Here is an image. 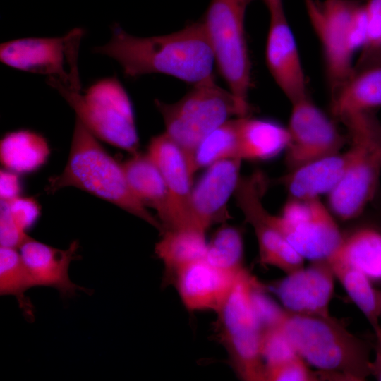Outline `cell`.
Here are the masks:
<instances>
[{"mask_svg": "<svg viewBox=\"0 0 381 381\" xmlns=\"http://www.w3.org/2000/svg\"><path fill=\"white\" fill-rule=\"evenodd\" d=\"M93 52L114 59L131 78L159 73L193 85L214 75V56L202 20L152 37L132 35L115 24L110 40Z\"/></svg>", "mask_w": 381, "mask_h": 381, "instance_id": "cell-1", "label": "cell"}, {"mask_svg": "<svg viewBox=\"0 0 381 381\" xmlns=\"http://www.w3.org/2000/svg\"><path fill=\"white\" fill-rule=\"evenodd\" d=\"M68 186L85 190L147 222L160 233L163 227L132 193L122 164L114 159L77 119L66 164L49 180V193Z\"/></svg>", "mask_w": 381, "mask_h": 381, "instance_id": "cell-2", "label": "cell"}, {"mask_svg": "<svg viewBox=\"0 0 381 381\" xmlns=\"http://www.w3.org/2000/svg\"><path fill=\"white\" fill-rule=\"evenodd\" d=\"M281 329L296 352L317 370L337 375L344 381H362L371 375L369 344L330 315L287 311Z\"/></svg>", "mask_w": 381, "mask_h": 381, "instance_id": "cell-3", "label": "cell"}, {"mask_svg": "<svg viewBox=\"0 0 381 381\" xmlns=\"http://www.w3.org/2000/svg\"><path fill=\"white\" fill-rule=\"evenodd\" d=\"M155 103L162 116L164 133L190 157L212 131L233 117L248 115L250 111L228 88L219 86L214 75L193 85L175 102L155 99Z\"/></svg>", "mask_w": 381, "mask_h": 381, "instance_id": "cell-4", "label": "cell"}, {"mask_svg": "<svg viewBox=\"0 0 381 381\" xmlns=\"http://www.w3.org/2000/svg\"><path fill=\"white\" fill-rule=\"evenodd\" d=\"M76 119L97 139L133 155L139 138L131 98L116 76L93 82L83 91L56 87Z\"/></svg>", "mask_w": 381, "mask_h": 381, "instance_id": "cell-5", "label": "cell"}, {"mask_svg": "<svg viewBox=\"0 0 381 381\" xmlns=\"http://www.w3.org/2000/svg\"><path fill=\"white\" fill-rule=\"evenodd\" d=\"M349 165L334 189L328 194L334 217L347 221L359 216L373 198L381 172V126L372 115L350 122Z\"/></svg>", "mask_w": 381, "mask_h": 381, "instance_id": "cell-6", "label": "cell"}, {"mask_svg": "<svg viewBox=\"0 0 381 381\" xmlns=\"http://www.w3.org/2000/svg\"><path fill=\"white\" fill-rule=\"evenodd\" d=\"M248 4L246 0H210L202 21L215 66L228 89L250 109L251 62L245 29Z\"/></svg>", "mask_w": 381, "mask_h": 381, "instance_id": "cell-7", "label": "cell"}, {"mask_svg": "<svg viewBox=\"0 0 381 381\" xmlns=\"http://www.w3.org/2000/svg\"><path fill=\"white\" fill-rule=\"evenodd\" d=\"M85 30L75 28L55 37H25L0 45V61L11 68L46 75L56 88L81 91L78 55Z\"/></svg>", "mask_w": 381, "mask_h": 381, "instance_id": "cell-8", "label": "cell"}, {"mask_svg": "<svg viewBox=\"0 0 381 381\" xmlns=\"http://www.w3.org/2000/svg\"><path fill=\"white\" fill-rule=\"evenodd\" d=\"M310 24L321 46L331 95L352 73L357 52L353 30L363 11L356 0H304Z\"/></svg>", "mask_w": 381, "mask_h": 381, "instance_id": "cell-9", "label": "cell"}, {"mask_svg": "<svg viewBox=\"0 0 381 381\" xmlns=\"http://www.w3.org/2000/svg\"><path fill=\"white\" fill-rule=\"evenodd\" d=\"M272 220L286 241L310 262L327 260L339 247L344 234L329 208L320 198L289 197Z\"/></svg>", "mask_w": 381, "mask_h": 381, "instance_id": "cell-10", "label": "cell"}, {"mask_svg": "<svg viewBox=\"0 0 381 381\" xmlns=\"http://www.w3.org/2000/svg\"><path fill=\"white\" fill-rule=\"evenodd\" d=\"M267 179L259 171L241 177L234 196L246 221L253 227L262 265L279 268L286 274L303 267L304 258L286 241L264 207L262 200Z\"/></svg>", "mask_w": 381, "mask_h": 381, "instance_id": "cell-11", "label": "cell"}, {"mask_svg": "<svg viewBox=\"0 0 381 381\" xmlns=\"http://www.w3.org/2000/svg\"><path fill=\"white\" fill-rule=\"evenodd\" d=\"M147 153L160 171L169 194L170 219L164 230L182 227L198 229L190 213L195 171L189 155L164 132L151 138Z\"/></svg>", "mask_w": 381, "mask_h": 381, "instance_id": "cell-12", "label": "cell"}, {"mask_svg": "<svg viewBox=\"0 0 381 381\" xmlns=\"http://www.w3.org/2000/svg\"><path fill=\"white\" fill-rule=\"evenodd\" d=\"M310 262L308 267L286 274L268 288L289 313L329 315L334 290V272L327 260Z\"/></svg>", "mask_w": 381, "mask_h": 381, "instance_id": "cell-13", "label": "cell"}, {"mask_svg": "<svg viewBox=\"0 0 381 381\" xmlns=\"http://www.w3.org/2000/svg\"><path fill=\"white\" fill-rule=\"evenodd\" d=\"M265 44V61L274 81L290 103L308 95L306 78L284 8L272 11Z\"/></svg>", "mask_w": 381, "mask_h": 381, "instance_id": "cell-14", "label": "cell"}, {"mask_svg": "<svg viewBox=\"0 0 381 381\" xmlns=\"http://www.w3.org/2000/svg\"><path fill=\"white\" fill-rule=\"evenodd\" d=\"M241 162L239 159L216 162L193 184L190 207L195 227L206 232L213 224L229 218L227 202L241 179Z\"/></svg>", "mask_w": 381, "mask_h": 381, "instance_id": "cell-15", "label": "cell"}, {"mask_svg": "<svg viewBox=\"0 0 381 381\" xmlns=\"http://www.w3.org/2000/svg\"><path fill=\"white\" fill-rule=\"evenodd\" d=\"M258 282L243 269L217 313L218 339L224 347L248 349L261 344L262 332L252 302V291Z\"/></svg>", "mask_w": 381, "mask_h": 381, "instance_id": "cell-16", "label": "cell"}, {"mask_svg": "<svg viewBox=\"0 0 381 381\" xmlns=\"http://www.w3.org/2000/svg\"><path fill=\"white\" fill-rule=\"evenodd\" d=\"M241 271H226L202 259L181 270L173 284L189 311L213 310L217 313Z\"/></svg>", "mask_w": 381, "mask_h": 381, "instance_id": "cell-17", "label": "cell"}, {"mask_svg": "<svg viewBox=\"0 0 381 381\" xmlns=\"http://www.w3.org/2000/svg\"><path fill=\"white\" fill-rule=\"evenodd\" d=\"M78 247V242L74 241L66 250L59 249L29 236L18 250L35 286L54 288L66 297L75 295L77 291H88L74 284L68 274L69 266L76 259Z\"/></svg>", "mask_w": 381, "mask_h": 381, "instance_id": "cell-18", "label": "cell"}, {"mask_svg": "<svg viewBox=\"0 0 381 381\" xmlns=\"http://www.w3.org/2000/svg\"><path fill=\"white\" fill-rule=\"evenodd\" d=\"M350 149L305 163L290 170L284 179L289 196L320 198L332 191L344 176L351 161Z\"/></svg>", "mask_w": 381, "mask_h": 381, "instance_id": "cell-19", "label": "cell"}, {"mask_svg": "<svg viewBox=\"0 0 381 381\" xmlns=\"http://www.w3.org/2000/svg\"><path fill=\"white\" fill-rule=\"evenodd\" d=\"M331 98L332 112L341 121L381 106V64L354 66Z\"/></svg>", "mask_w": 381, "mask_h": 381, "instance_id": "cell-20", "label": "cell"}, {"mask_svg": "<svg viewBox=\"0 0 381 381\" xmlns=\"http://www.w3.org/2000/svg\"><path fill=\"white\" fill-rule=\"evenodd\" d=\"M122 166L132 193L143 205L156 211L163 231L169 222L170 198L158 167L147 153L138 152Z\"/></svg>", "mask_w": 381, "mask_h": 381, "instance_id": "cell-21", "label": "cell"}, {"mask_svg": "<svg viewBox=\"0 0 381 381\" xmlns=\"http://www.w3.org/2000/svg\"><path fill=\"white\" fill-rule=\"evenodd\" d=\"M205 233L193 227L166 229L161 233L155 253L164 265L163 284H173L181 270L205 258L207 245Z\"/></svg>", "mask_w": 381, "mask_h": 381, "instance_id": "cell-22", "label": "cell"}, {"mask_svg": "<svg viewBox=\"0 0 381 381\" xmlns=\"http://www.w3.org/2000/svg\"><path fill=\"white\" fill-rule=\"evenodd\" d=\"M238 150L241 160H266L286 150L289 143L287 127L275 121L250 117H238Z\"/></svg>", "mask_w": 381, "mask_h": 381, "instance_id": "cell-23", "label": "cell"}, {"mask_svg": "<svg viewBox=\"0 0 381 381\" xmlns=\"http://www.w3.org/2000/svg\"><path fill=\"white\" fill-rule=\"evenodd\" d=\"M328 260L358 270L372 282H381V230L363 226L344 234L339 247Z\"/></svg>", "mask_w": 381, "mask_h": 381, "instance_id": "cell-24", "label": "cell"}, {"mask_svg": "<svg viewBox=\"0 0 381 381\" xmlns=\"http://www.w3.org/2000/svg\"><path fill=\"white\" fill-rule=\"evenodd\" d=\"M50 149L40 134L20 129L9 132L0 142V159L7 169L17 174L29 173L43 165Z\"/></svg>", "mask_w": 381, "mask_h": 381, "instance_id": "cell-25", "label": "cell"}, {"mask_svg": "<svg viewBox=\"0 0 381 381\" xmlns=\"http://www.w3.org/2000/svg\"><path fill=\"white\" fill-rule=\"evenodd\" d=\"M350 299L363 313L373 328L380 325V291L362 272L335 260H327Z\"/></svg>", "mask_w": 381, "mask_h": 381, "instance_id": "cell-26", "label": "cell"}, {"mask_svg": "<svg viewBox=\"0 0 381 381\" xmlns=\"http://www.w3.org/2000/svg\"><path fill=\"white\" fill-rule=\"evenodd\" d=\"M34 286L18 249L0 246V294L15 296L23 315L30 321L34 318V309L25 293Z\"/></svg>", "mask_w": 381, "mask_h": 381, "instance_id": "cell-27", "label": "cell"}, {"mask_svg": "<svg viewBox=\"0 0 381 381\" xmlns=\"http://www.w3.org/2000/svg\"><path fill=\"white\" fill-rule=\"evenodd\" d=\"M238 117H235L201 140L191 154V164L195 172L220 160L238 159Z\"/></svg>", "mask_w": 381, "mask_h": 381, "instance_id": "cell-28", "label": "cell"}, {"mask_svg": "<svg viewBox=\"0 0 381 381\" xmlns=\"http://www.w3.org/2000/svg\"><path fill=\"white\" fill-rule=\"evenodd\" d=\"M243 253L241 231L232 226H224L207 242L204 259L217 268L238 272L245 268Z\"/></svg>", "mask_w": 381, "mask_h": 381, "instance_id": "cell-29", "label": "cell"}, {"mask_svg": "<svg viewBox=\"0 0 381 381\" xmlns=\"http://www.w3.org/2000/svg\"><path fill=\"white\" fill-rule=\"evenodd\" d=\"M341 380L334 374L313 370L308 364L299 356L277 365L265 369V381H317Z\"/></svg>", "mask_w": 381, "mask_h": 381, "instance_id": "cell-30", "label": "cell"}, {"mask_svg": "<svg viewBox=\"0 0 381 381\" xmlns=\"http://www.w3.org/2000/svg\"><path fill=\"white\" fill-rule=\"evenodd\" d=\"M265 289L258 282L252 291L253 309L262 334L281 327L287 314V310L271 298Z\"/></svg>", "mask_w": 381, "mask_h": 381, "instance_id": "cell-31", "label": "cell"}, {"mask_svg": "<svg viewBox=\"0 0 381 381\" xmlns=\"http://www.w3.org/2000/svg\"><path fill=\"white\" fill-rule=\"evenodd\" d=\"M261 351L265 369L298 355L281 327L262 334Z\"/></svg>", "mask_w": 381, "mask_h": 381, "instance_id": "cell-32", "label": "cell"}, {"mask_svg": "<svg viewBox=\"0 0 381 381\" xmlns=\"http://www.w3.org/2000/svg\"><path fill=\"white\" fill-rule=\"evenodd\" d=\"M5 202L14 223L27 233L40 216V207L37 202L33 198L20 195Z\"/></svg>", "mask_w": 381, "mask_h": 381, "instance_id": "cell-33", "label": "cell"}, {"mask_svg": "<svg viewBox=\"0 0 381 381\" xmlns=\"http://www.w3.org/2000/svg\"><path fill=\"white\" fill-rule=\"evenodd\" d=\"M363 4L367 19L364 49L370 53L381 49V0H367Z\"/></svg>", "mask_w": 381, "mask_h": 381, "instance_id": "cell-34", "label": "cell"}, {"mask_svg": "<svg viewBox=\"0 0 381 381\" xmlns=\"http://www.w3.org/2000/svg\"><path fill=\"white\" fill-rule=\"evenodd\" d=\"M29 238L26 232L20 230L13 221L7 204L1 200L0 205V245L18 249Z\"/></svg>", "mask_w": 381, "mask_h": 381, "instance_id": "cell-35", "label": "cell"}, {"mask_svg": "<svg viewBox=\"0 0 381 381\" xmlns=\"http://www.w3.org/2000/svg\"><path fill=\"white\" fill-rule=\"evenodd\" d=\"M20 179L17 173L9 170H1L0 172V198L1 200H10L20 195Z\"/></svg>", "mask_w": 381, "mask_h": 381, "instance_id": "cell-36", "label": "cell"}, {"mask_svg": "<svg viewBox=\"0 0 381 381\" xmlns=\"http://www.w3.org/2000/svg\"><path fill=\"white\" fill-rule=\"evenodd\" d=\"M375 334V342L373 349L375 351V358L370 364L371 375L377 380L381 381V325L373 328Z\"/></svg>", "mask_w": 381, "mask_h": 381, "instance_id": "cell-37", "label": "cell"}, {"mask_svg": "<svg viewBox=\"0 0 381 381\" xmlns=\"http://www.w3.org/2000/svg\"><path fill=\"white\" fill-rule=\"evenodd\" d=\"M249 4L255 0H246ZM267 7L269 13L284 8L283 0H260Z\"/></svg>", "mask_w": 381, "mask_h": 381, "instance_id": "cell-38", "label": "cell"}]
</instances>
